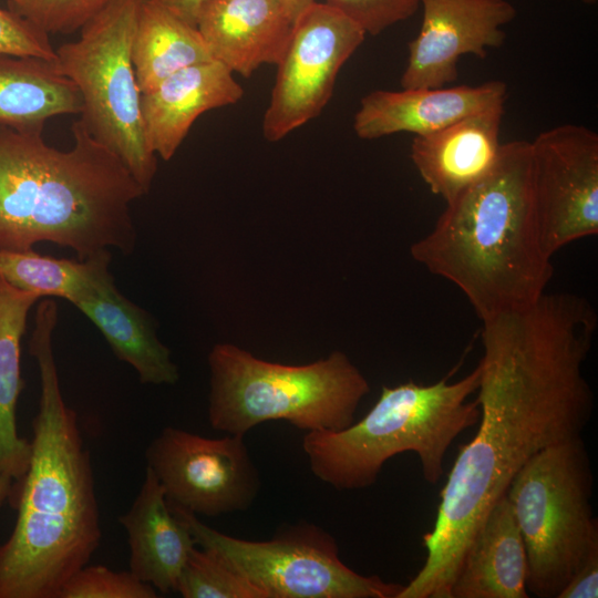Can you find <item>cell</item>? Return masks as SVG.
Masks as SVG:
<instances>
[{
  "label": "cell",
  "instance_id": "7",
  "mask_svg": "<svg viewBox=\"0 0 598 598\" xmlns=\"http://www.w3.org/2000/svg\"><path fill=\"white\" fill-rule=\"evenodd\" d=\"M580 436L533 455L506 491L527 555V591L557 598L598 551L594 475Z\"/></svg>",
  "mask_w": 598,
  "mask_h": 598
},
{
  "label": "cell",
  "instance_id": "12",
  "mask_svg": "<svg viewBox=\"0 0 598 598\" xmlns=\"http://www.w3.org/2000/svg\"><path fill=\"white\" fill-rule=\"evenodd\" d=\"M530 144L542 247L547 256L598 233V134L564 124Z\"/></svg>",
  "mask_w": 598,
  "mask_h": 598
},
{
  "label": "cell",
  "instance_id": "34",
  "mask_svg": "<svg viewBox=\"0 0 598 598\" xmlns=\"http://www.w3.org/2000/svg\"><path fill=\"white\" fill-rule=\"evenodd\" d=\"M582 1L586 2V3H594V2H596L597 0H582Z\"/></svg>",
  "mask_w": 598,
  "mask_h": 598
},
{
  "label": "cell",
  "instance_id": "5",
  "mask_svg": "<svg viewBox=\"0 0 598 598\" xmlns=\"http://www.w3.org/2000/svg\"><path fill=\"white\" fill-rule=\"evenodd\" d=\"M480 367L463 379L422 385L413 381L383 386L372 409L340 431L307 432L302 448L312 474L339 491L373 485L386 461L396 454L419 456L426 482L437 483L452 442L481 416Z\"/></svg>",
  "mask_w": 598,
  "mask_h": 598
},
{
  "label": "cell",
  "instance_id": "11",
  "mask_svg": "<svg viewBox=\"0 0 598 598\" xmlns=\"http://www.w3.org/2000/svg\"><path fill=\"white\" fill-rule=\"evenodd\" d=\"M346 14L313 2L295 21L262 120L269 142L282 140L318 116L329 102L338 73L365 38Z\"/></svg>",
  "mask_w": 598,
  "mask_h": 598
},
{
  "label": "cell",
  "instance_id": "35",
  "mask_svg": "<svg viewBox=\"0 0 598 598\" xmlns=\"http://www.w3.org/2000/svg\"><path fill=\"white\" fill-rule=\"evenodd\" d=\"M11 4L18 2L19 0H9Z\"/></svg>",
  "mask_w": 598,
  "mask_h": 598
},
{
  "label": "cell",
  "instance_id": "20",
  "mask_svg": "<svg viewBox=\"0 0 598 598\" xmlns=\"http://www.w3.org/2000/svg\"><path fill=\"white\" fill-rule=\"evenodd\" d=\"M527 567L524 540L505 494L472 537L451 598H527Z\"/></svg>",
  "mask_w": 598,
  "mask_h": 598
},
{
  "label": "cell",
  "instance_id": "9",
  "mask_svg": "<svg viewBox=\"0 0 598 598\" xmlns=\"http://www.w3.org/2000/svg\"><path fill=\"white\" fill-rule=\"evenodd\" d=\"M169 507L197 546L219 556L266 598H396L404 587L349 568L339 557L336 539L315 524L297 523L268 540H248L218 532L175 505Z\"/></svg>",
  "mask_w": 598,
  "mask_h": 598
},
{
  "label": "cell",
  "instance_id": "8",
  "mask_svg": "<svg viewBox=\"0 0 598 598\" xmlns=\"http://www.w3.org/2000/svg\"><path fill=\"white\" fill-rule=\"evenodd\" d=\"M142 0H117L80 31L75 41L55 49L54 65L76 86L79 118L90 135L115 154L145 193L157 169V156L143 131L141 91L131 58Z\"/></svg>",
  "mask_w": 598,
  "mask_h": 598
},
{
  "label": "cell",
  "instance_id": "17",
  "mask_svg": "<svg viewBox=\"0 0 598 598\" xmlns=\"http://www.w3.org/2000/svg\"><path fill=\"white\" fill-rule=\"evenodd\" d=\"M244 95L233 72L217 60L182 69L141 94L148 148L169 161L203 113L236 104Z\"/></svg>",
  "mask_w": 598,
  "mask_h": 598
},
{
  "label": "cell",
  "instance_id": "26",
  "mask_svg": "<svg viewBox=\"0 0 598 598\" xmlns=\"http://www.w3.org/2000/svg\"><path fill=\"white\" fill-rule=\"evenodd\" d=\"M158 592L130 570L85 565L62 587L58 598H157Z\"/></svg>",
  "mask_w": 598,
  "mask_h": 598
},
{
  "label": "cell",
  "instance_id": "10",
  "mask_svg": "<svg viewBox=\"0 0 598 598\" xmlns=\"http://www.w3.org/2000/svg\"><path fill=\"white\" fill-rule=\"evenodd\" d=\"M145 458L168 503L196 516L246 511L261 485L240 434L210 439L165 426L146 447Z\"/></svg>",
  "mask_w": 598,
  "mask_h": 598
},
{
  "label": "cell",
  "instance_id": "14",
  "mask_svg": "<svg viewBox=\"0 0 598 598\" xmlns=\"http://www.w3.org/2000/svg\"><path fill=\"white\" fill-rule=\"evenodd\" d=\"M86 282L72 300L101 332L114 355L144 384H174L178 369L159 341L148 313L124 297L109 270L110 250L93 255Z\"/></svg>",
  "mask_w": 598,
  "mask_h": 598
},
{
  "label": "cell",
  "instance_id": "21",
  "mask_svg": "<svg viewBox=\"0 0 598 598\" xmlns=\"http://www.w3.org/2000/svg\"><path fill=\"white\" fill-rule=\"evenodd\" d=\"M81 110L76 86L53 61L0 54V126L43 127L51 117Z\"/></svg>",
  "mask_w": 598,
  "mask_h": 598
},
{
  "label": "cell",
  "instance_id": "24",
  "mask_svg": "<svg viewBox=\"0 0 598 598\" xmlns=\"http://www.w3.org/2000/svg\"><path fill=\"white\" fill-rule=\"evenodd\" d=\"M91 270L90 257L64 259L25 251L0 250V276L13 287L43 298L72 302Z\"/></svg>",
  "mask_w": 598,
  "mask_h": 598
},
{
  "label": "cell",
  "instance_id": "25",
  "mask_svg": "<svg viewBox=\"0 0 598 598\" xmlns=\"http://www.w3.org/2000/svg\"><path fill=\"white\" fill-rule=\"evenodd\" d=\"M175 592L184 598H266L219 556L197 545L188 554Z\"/></svg>",
  "mask_w": 598,
  "mask_h": 598
},
{
  "label": "cell",
  "instance_id": "33",
  "mask_svg": "<svg viewBox=\"0 0 598 598\" xmlns=\"http://www.w3.org/2000/svg\"><path fill=\"white\" fill-rule=\"evenodd\" d=\"M13 481L7 475H0V507L9 501Z\"/></svg>",
  "mask_w": 598,
  "mask_h": 598
},
{
  "label": "cell",
  "instance_id": "22",
  "mask_svg": "<svg viewBox=\"0 0 598 598\" xmlns=\"http://www.w3.org/2000/svg\"><path fill=\"white\" fill-rule=\"evenodd\" d=\"M40 299L18 289L0 276V475L19 484L31 457V442L17 429V404L23 390L21 339L28 313Z\"/></svg>",
  "mask_w": 598,
  "mask_h": 598
},
{
  "label": "cell",
  "instance_id": "29",
  "mask_svg": "<svg viewBox=\"0 0 598 598\" xmlns=\"http://www.w3.org/2000/svg\"><path fill=\"white\" fill-rule=\"evenodd\" d=\"M0 54L54 61L49 34L13 10L0 8Z\"/></svg>",
  "mask_w": 598,
  "mask_h": 598
},
{
  "label": "cell",
  "instance_id": "2",
  "mask_svg": "<svg viewBox=\"0 0 598 598\" xmlns=\"http://www.w3.org/2000/svg\"><path fill=\"white\" fill-rule=\"evenodd\" d=\"M56 322V302L42 299L29 342L40 375L39 409L28 471L9 497L18 516L0 544V598H58L102 539L91 453L54 360Z\"/></svg>",
  "mask_w": 598,
  "mask_h": 598
},
{
  "label": "cell",
  "instance_id": "32",
  "mask_svg": "<svg viewBox=\"0 0 598 598\" xmlns=\"http://www.w3.org/2000/svg\"><path fill=\"white\" fill-rule=\"evenodd\" d=\"M282 6L285 7L286 11L290 16V18L296 21V19L307 9L309 8L315 0H280Z\"/></svg>",
  "mask_w": 598,
  "mask_h": 598
},
{
  "label": "cell",
  "instance_id": "3",
  "mask_svg": "<svg viewBox=\"0 0 598 598\" xmlns=\"http://www.w3.org/2000/svg\"><path fill=\"white\" fill-rule=\"evenodd\" d=\"M71 132V148L58 150L43 127L0 126V250L50 241L82 260L134 249L131 206L146 193L80 120Z\"/></svg>",
  "mask_w": 598,
  "mask_h": 598
},
{
  "label": "cell",
  "instance_id": "27",
  "mask_svg": "<svg viewBox=\"0 0 598 598\" xmlns=\"http://www.w3.org/2000/svg\"><path fill=\"white\" fill-rule=\"evenodd\" d=\"M117 0H19L12 10L50 34L81 30Z\"/></svg>",
  "mask_w": 598,
  "mask_h": 598
},
{
  "label": "cell",
  "instance_id": "16",
  "mask_svg": "<svg viewBox=\"0 0 598 598\" xmlns=\"http://www.w3.org/2000/svg\"><path fill=\"white\" fill-rule=\"evenodd\" d=\"M293 23L280 0H205L196 17L213 59L244 78L278 64Z\"/></svg>",
  "mask_w": 598,
  "mask_h": 598
},
{
  "label": "cell",
  "instance_id": "13",
  "mask_svg": "<svg viewBox=\"0 0 598 598\" xmlns=\"http://www.w3.org/2000/svg\"><path fill=\"white\" fill-rule=\"evenodd\" d=\"M419 34L409 43L402 89L442 87L457 80L462 55L481 59L505 41L503 27L516 17L507 0H420Z\"/></svg>",
  "mask_w": 598,
  "mask_h": 598
},
{
  "label": "cell",
  "instance_id": "18",
  "mask_svg": "<svg viewBox=\"0 0 598 598\" xmlns=\"http://www.w3.org/2000/svg\"><path fill=\"white\" fill-rule=\"evenodd\" d=\"M503 114L496 106L413 138L412 162L433 194L448 203L492 171Z\"/></svg>",
  "mask_w": 598,
  "mask_h": 598
},
{
  "label": "cell",
  "instance_id": "4",
  "mask_svg": "<svg viewBox=\"0 0 598 598\" xmlns=\"http://www.w3.org/2000/svg\"><path fill=\"white\" fill-rule=\"evenodd\" d=\"M411 255L454 283L482 321L536 302L554 269L539 238L529 142L501 144L492 171L446 203Z\"/></svg>",
  "mask_w": 598,
  "mask_h": 598
},
{
  "label": "cell",
  "instance_id": "23",
  "mask_svg": "<svg viewBox=\"0 0 598 598\" xmlns=\"http://www.w3.org/2000/svg\"><path fill=\"white\" fill-rule=\"evenodd\" d=\"M141 94L187 66L214 60L196 25L155 0H142L131 48Z\"/></svg>",
  "mask_w": 598,
  "mask_h": 598
},
{
  "label": "cell",
  "instance_id": "19",
  "mask_svg": "<svg viewBox=\"0 0 598 598\" xmlns=\"http://www.w3.org/2000/svg\"><path fill=\"white\" fill-rule=\"evenodd\" d=\"M118 522L127 536L128 570L159 594L175 592L182 568L196 544L186 524L172 512L148 467L132 505Z\"/></svg>",
  "mask_w": 598,
  "mask_h": 598
},
{
  "label": "cell",
  "instance_id": "6",
  "mask_svg": "<svg viewBox=\"0 0 598 598\" xmlns=\"http://www.w3.org/2000/svg\"><path fill=\"white\" fill-rule=\"evenodd\" d=\"M208 364V421L227 434L245 435L274 420L307 432L340 431L354 422L360 402L370 392L364 375L340 351L309 364L287 365L218 343Z\"/></svg>",
  "mask_w": 598,
  "mask_h": 598
},
{
  "label": "cell",
  "instance_id": "1",
  "mask_svg": "<svg viewBox=\"0 0 598 598\" xmlns=\"http://www.w3.org/2000/svg\"><path fill=\"white\" fill-rule=\"evenodd\" d=\"M483 322L480 425L441 492L426 558L398 598H451L465 551L491 507L539 451L580 436L594 409L582 373L597 313L582 297L543 293Z\"/></svg>",
  "mask_w": 598,
  "mask_h": 598
},
{
  "label": "cell",
  "instance_id": "30",
  "mask_svg": "<svg viewBox=\"0 0 598 598\" xmlns=\"http://www.w3.org/2000/svg\"><path fill=\"white\" fill-rule=\"evenodd\" d=\"M598 596V551L575 573L557 598H596Z\"/></svg>",
  "mask_w": 598,
  "mask_h": 598
},
{
  "label": "cell",
  "instance_id": "28",
  "mask_svg": "<svg viewBox=\"0 0 598 598\" xmlns=\"http://www.w3.org/2000/svg\"><path fill=\"white\" fill-rule=\"evenodd\" d=\"M326 3L372 35L409 19L420 8V0H326Z\"/></svg>",
  "mask_w": 598,
  "mask_h": 598
},
{
  "label": "cell",
  "instance_id": "15",
  "mask_svg": "<svg viewBox=\"0 0 598 598\" xmlns=\"http://www.w3.org/2000/svg\"><path fill=\"white\" fill-rule=\"evenodd\" d=\"M507 85L488 81L478 85L375 90L364 95L354 114L359 138L375 140L408 132L434 133L465 116L505 104Z\"/></svg>",
  "mask_w": 598,
  "mask_h": 598
},
{
  "label": "cell",
  "instance_id": "31",
  "mask_svg": "<svg viewBox=\"0 0 598 598\" xmlns=\"http://www.w3.org/2000/svg\"><path fill=\"white\" fill-rule=\"evenodd\" d=\"M165 6L188 23L196 25V17L205 0H155Z\"/></svg>",
  "mask_w": 598,
  "mask_h": 598
}]
</instances>
